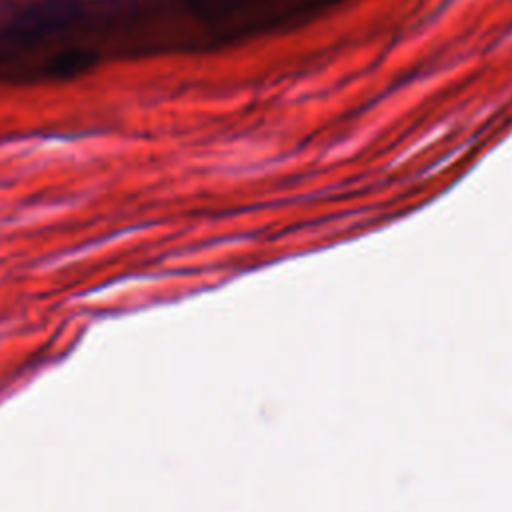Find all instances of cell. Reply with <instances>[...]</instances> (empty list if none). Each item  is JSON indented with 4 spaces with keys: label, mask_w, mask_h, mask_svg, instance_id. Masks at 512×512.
Here are the masks:
<instances>
[{
    "label": "cell",
    "mask_w": 512,
    "mask_h": 512,
    "mask_svg": "<svg viewBox=\"0 0 512 512\" xmlns=\"http://www.w3.org/2000/svg\"><path fill=\"white\" fill-rule=\"evenodd\" d=\"M78 14L80 10L72 2L44 0L28 6L22 14H18L10 24L8 34L16 40L34 42L48 34H54L60 28L70 26L78 18Z\"/></svg>",
    "instance_id": "1"
},
{
    "label": "cell",
    "mask_w": 512,
    "mask_h": 512,
    "mask_svg": "<svg viewBox=\"0 0 512 512\" xmlns=\"http://www.w3.org/2000/svg\"><path fill=\"white\" fill-rule=\"evenodd\" d=\"M96 60H98V56L92 50H84V48L66 50L50 62V74L58 76V78H70V76L82 74L88 68H92L96 64Z\"/></svg>",
    "instance_id": "2"
}]
</instances>
